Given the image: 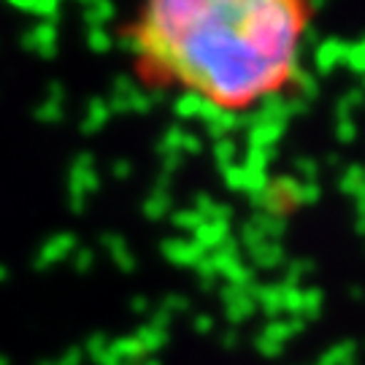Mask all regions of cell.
<instances>
[{
  "label": "cell",
  "mask_w": 365,
  "mask_h": 365,
  "mask_svg": "<svg viewBox=\"0 0 365 365\" xmlns=\"http://www.w3.org/2000/svg\"><path fill=\"white\" fill-rule=\"evenodd\" d=\"M306 9L282 0H168L135 22L141 66L222 111L274 95L295 71Z\"/></svg>",
  "instance_id": "6da1fadb"
}]
</instances>
